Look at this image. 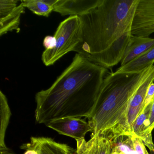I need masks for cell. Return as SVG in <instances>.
I'll use <instances>...</instances> for the list:
<instances>
[{
  "label": "cell",
  "instance_id": "4",
  "mask_svg": "<svg viewBox=\"0 0 154 154\" xmlns=\"http://www.w3.org/2000/svg\"><path fill=\"white\" fill-rule=\"evenodd\" d=\"M56 40L53 49L43 52L42 60L46 66L53 65L57 60L71 51H76L82 42V33L80 17L70 16L62 21L55 33Z\"/></svg>",
  "mask_w": 154,
  "mask_h": 154
},
{
  "label": "cell",
  "instance_id": "15",
  "mask_svg": "<svg viewBox=\"0 0 154 154\" xmlns=\"http://www.w3.org/2000/svg\"><path fill=\"white\" fill-rule=\"evenodd\" d=\"M1 127H0V147H6L5 137L11 113L6 95L0 91Z\"/></svg>",
  "mask_w": 154,
  "mask_h": 154
},
{
  "label": "cell",
  "instance_id": "11",
  "mask_svg": "<svg viewBox=\"0 0 154 154\" xmlns=\"http://www.w3.org/2000/svg\"><path fill=\"white\" fill-rule=\"evenodd\" d=\"M154 46V38L132 35L121 61V66L138 57Z\"/></svg>",
  "mask_w": 154,
  "mask_h": 154
},
{
  "label": "cell",
  "instance_id": "12",
  "mask_svg": "<svg viewBox=\"0 0 154 154\" xmlns=\"http://www.w3.org/2000/svg\"><path fill=\"white\" fill-rule=\"evenodd\" d=\"M150 104L151 103L137 118L132 125V130L133 134L139 137L145 146L151 151L154 149V144L152 140L151 132L149 130V118Z\"/></svg>",
  "mask_w": 154,
  "mask_h": 154
},
{
  "label": "cell",
  "instance_id": "10",
  "mask_svg": "<svg viewBox=\"0 0 154 154\" xmlns=\"http://www.w3.org/2000/svg\"><path fill=\"white\" fill-rule=\"evenodd\" d=\"M111 154H150L142 140L134 134L122 135L112 140Z\"/></svg>",
  "mask_w": 154,
  "mask_h": 154
},
{
  "label": "cell",
  "instance_id": "5",
  "mask_svg": "<svg viewBox=\"0 0 154 154\" xmlns=\"http://www.w3.org/2000/svg\"><path fill=\"white\" fill-rule=\"evenodd\" d=\"M46 125L59 134L71 137L76 140L84 139L86 133L92 131L88 121L81 118H61L52 121Z\"/></svg>",
  "mask_w": 154,
  "mask_h": 154
},
{
  "label": "cell",
  "instance_id": "6",
  "mask_svg": "<svg viewBox=\"0 0 154 154\" xmlns=\"http://www.w3.org/2000/svg\"><path fill=\"white\" fill-rule=\"evenodd\" d=\"M18 2L15 0L0 1L1 36L13 30L19 31L20 16L25 8L21 2L17 5Z\"/></svg>",
  "mask_w": 154,
  "mask_h": 154
},
{
  "label": "cell",
  "instance_id": "1",
  "mask_svg": "<svg viewBox=\"0 0 154 154\" xmlns=\"http://www.w3.org/2000/svg\"><path fill=\"white\" fill-rule=\"evenodd\" d=\"M108 69L76 54L52 86L35 95L36 122L67 117L87 118L95 104Z\"/></svg>",
  "mask_w": 154,
  "mask_h": 154
},
{
  "label": "cell",
  "instance_id": "14",
  "mask_svg": "<svg viewBox=\"0 0 154 154\" xmlns=\"http://www.w3.org/2000/svg\"><path fill=\"white\" fill-rule=\"evenodd\" d=\"M20 2L25 8L36 15L48 17L54 11L57 0H22Z\"/></svg>",
  "mask_w": 154,
  "mask_h": 154
},
{
  "label": "cell",
  "instance_id": "17",
  "mask_svg": "<svg viewBox=\"0 0 154 154\" xmlns=\"http://www.w3.org/2000/svg\"><path fill=\"white\" fill-rule=\"evenodd\" d=\"M154 98V83H152L149 86L146 95V100H145V107L144 110L145 108L150 104Z\"/></svg>",
  "mask_w": 154,
  "mask_h": 154
},
{
  "label": "cell",
  "instance_id": "9",
  "mask_svg": "<svg viewBox=\"0 0 154 154\" xmlns=\"http://www.w3.org/2000/svg\"><path fill=\"white\" fill-rule=\"evenodd\" d=\"M101 0H57L54 11L62 16H83L98 6Z\"/></svg>",
  "mask_w": 154,
  "mask_h": 154
},
{
  "label": "cell",
  "instance_id": "8",
  "mask_svg": "<svg viewBox=\"0 0 154 154\" xmlns=\"http://www.w3.org/2000/svg\"><path fill=\"white\" fill-rule=\"evenodd\" d=\"M76 141L75 154H111L112 140L100 133L91 136L88 141L85 138Z\"/></svg>",
  "mask_w": 154,
  "mask_h": 154
},
{
  "label": "cell",
  "instance_id": "2",
  "mask_svg": "<svg viewBox=\"0 0 154 154\" xmlns=\"http://www.w3.org/2000/svg\"><path fill=\"white\" fill-rule=\"evenodd\" d=\"M152 66L138 73L107 74L87 118L92 128L91 136L100 133L113 140L122 135L132 134L127 127L129 105Z\"/></svg>",
  "mask_w": 154,
  "mask_h": 154
},
{
  "label": "cell",
  "instance_id": "3",
  "mask_svg": "<svg viewBox=\"0 0 154 154\" xmlns=\"http://www.w3.org/2000/svg\"><path fill=\"white\" fill-rule=\"evenodd\" d=\"M140 0H101L88 13L79 17L82 42L75 52L87 57L107 50L131 27Z\"/></svg>",
  "mask_w": 154,
  "mask_h": 154
},
{
  "label": "cell",
  "instance_id": "18",
  "mask_svg": "<svg viewBox=\"0 0 154 154\" xmlns=\"http://www.w3.org/2000/svg\"><path fill=\"white\" fill-rule=\"evenodd\" d=\"M149 123V130L150 132L152 133V131L154 129V98L150 104Z\"/></svg>",
  "mask_w": 154,
  "mask_h": 154
},
{
  "label": "cell",
  "instance_id": "20",
  "mask_svg": "<svg viewBox=\"0 0 154 154\" xmlns=\"http://www.w3.org/2000/svg\"><path fill=\"white\" fill-rule=\"evenodd\" d=\"M150 154H154V149L153 150L150 151Z\"/></svg>",
  "mask_w": 154,
  "mask_h": 154
},
{
  "label": "cell",
  "instance_id": "19",
  "mask_svg": "<svg viewBox=\"0 0 154 154\" xmlns=\"http://www.w3.org/2000/svg\"><path fill=\"white\" fill-rule=\"evenodd\" d=\"M1 154H15L11 149L6 147H0Z\"/></svg>",
  "mask_w": 154,
  "mask_h": 154
},
{
  "label": "cell",
  "instance_id": "16",
  "mask_svg": "<svg viewBox=\"0 0 154 154\" xmlns=\"http://www.w3.org/2000/svg\"><path fill=\"white\" fill-rule=\"evenodd\" d=\"M56 44V40L54 36H47L44 38L43 41V45L46 50H51L55 46Z\"/></svg>",
  "mask_w": 154,
  "mask_h": 154
},
{
  "label": "cell",
  "instance_id": "13",
  "mask_svg": "<svg viewBox=\"0 0 154 154\" xmlns=\"http://www.w3.org/2000/svg\"><path fill=\"white\" fill-rule=\"evenodd\" d=\"M154 63V46L134 60L120 66L115 73H138L153 65Z\"/></svg>",
  "mask_w": 154,
  "mask_h": 154
},
{
  "label": "cell",
  "instance_id": "7",
  "mask_svg": "<svg viewBox=\"0 0 154 154\" xmlns=\"http://www.w3.org/2000/svg\"><path fill=\"white\" fill-rule=\"evenodd\" d=\"M20 148L25 150L23 154H75V152L66 144L45 137H32L30 142L23 144Z\"/></svg>",
  "mask_w": 154,
  "mask_h": 154
}]
</instances>
